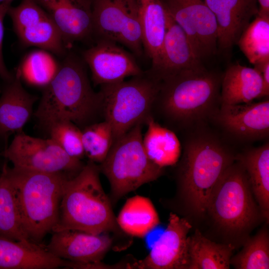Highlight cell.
Returning <instances> with one entry per match:
<instances>
[{"label":"cell","instance_id":"36","mask_svg":"<svg viewBox=\"0 0 269 269\" xmlns=\"http://www.w3.org/2000/svg\"><path fill=\"white\" fill-rule=\"evenodd\" d=\"M259 3L258 13L269 15V0H256Z\"/></svg>","mask_w":269,"mask_h":269},{"label":"cell","instance_id":"15","mask_svg":"<svg viewBox=\"0 0 269 269\" xmlns=\"http://www.w3.org/2000/svg\"><path fill=\"white\" fill-rule=\"evenodd\" d=\"M50 16L67 49L93 36L91 0H34Z\"/></svg>","mask_w":269,"mask_h":269},{"label":"cell","instance_id":"12","mask_svg":"<svg viewBox=\"0 0 269 269\" xmlns=\"http://www.w3.org/2000/svg\"><path fill=\"white\" fill-rule=\"evenodd\" d=\"M189 221L170 213L166 228L143 259L128 263V269H188Z\"/></svg>","mask_w":269,"mask_h":269},{"label":"cell","instance_id":"32","mask_svg":"<svg viewBox=\"0 0 269 269\" xmlns=\"http://www.w3.org/2000/svg\"><path fill=\"white\" fill-rule=\"evenodd\" d=\"M81 131L85 156L89 161L101 164L107 157L114 142L110 124L104 120L87 126Z\"/></svg>","mask_w":269,"mask_h":269},{"label":"cell","instance_id":"34","mask_svg":"<svg viewBox=\"0 0 269 269\" xmlns=\"http://www.w3.org/2000/svg\"><path fill=\"white\" fill-rule=\"evenodd\" d=\"M13 0H7L0 3V77L5 82L11 81L12 75L6 68L2 55V43L4 35L3 19L7 13Z\"/></svg>","mask_w":269,"mask_h":269},{"label":"cell","instance_id":"25","mask_svg":"<svg viewBox=\"0 0 269 269\" xmlns=\"http://www.w3.org/2000/svg\"><path fill=\"white\" fill-rule=\"evenodd\" d=\"M235 249L229 244L214 242L196 230L188 237V269H229Z\"/></svg>","mask_w":269,"mask_h":269},{"label":"cell","instance_id":"7","mask_svg":"<svg viewBox=\"0 0 269 269\" xmlns=\"http://www.w3.org/2000/svg\"><path fill=\"white\" fill-rule=\"evenodd\" d=\"M142 125L136 124L116 140L105 159L98 165L109 182L112 205L163 174V168L154 164L144 150Z\"/></svg>","mask_w":269,"mask_h":269},{"label":"cell","instance_id":"18","mask_svg":"<svg viewBox=\"0 0 269 269\" xmlns=\"http://www.w3.org/2000/svg\"><path fill=\"white\" fill-rule=\"evenodd\" d=\"M213 13L218 28V47L227 52L257 14L256 0H204Z\"/></svg>","mask_w":269,"mask_h":269},{"label":"cell","instance_id":"19","mask_svg":"<svg viewBox=\"0 0 269 269\" xmlns=\"http://www.w3.org/2000/svg\"><path fill=\"white\" fill-rule=\"evenodd\" d=\"M77 269V263L61 259L45 246L30 240H14L0 236V269Z\"/></svg>","mask_w":269,"mask_h":269},{"label":"cell","instance_id":"17","mask_svg":"<svg viewBox=\"0 0 269 269\" xmlns=\"http://www.w3.org/2000/svg\"><path fill=\"white\" fill-rule=\"evenodd\" d=\"M18 67L12 79L6 83L0 97V144L7 145L9 136L22 131L32 114L37 97L29 93L21 84Z\"/></svg>","mask_w":269,"mask_h":269},{"label":"cell","instance_id":"21","mask_svg":"<svg viewBox=\"0 0 269 269\" xmlns=\"http://www.w3.org/2000/svg\"><path fill=\"white\" fill-rule=\"evenodd\" d=\"M143 51L151 61V72L158 67L166 31L167 9L162 0H136Z\"/></svg>","mask_w":269,"mask_h":269},{"label":"cell","instance_id":"31","mask_svg":"<svg viewBox=\"0 0 269 269\" xmlns=\"http://www.w3.org/2000/svg\"><path fill=\"white\" fill-rule=\"evenodd\" d=\"M58 66L51 55L42 49L30 52L18 67L21 78L32 85L44 88L55 75Z\"/></svg>","mask_w":269,"mask_h":269},{"label":"cell","instance_id":"3","mask_svg":"<svg viewBox=\"0 0 269 269\" xmlns=\"http://www.w3.org/2000/svg\"><path fill=\"white\" fill-rule=\"evenodd\" d=\"M23 229L37 243L56 226L64 187L71 177L63 172L36 171L7 165Z\"/></svg>","mask_w":269,"mask_h":269},{"label":"cell","instance_id":"5","mask_svg":"<svg viewBox=\"0 0 269 269\" xmlns=\"http://www.w3.org/2000/svg\"><path fill=\"white\" fill-rule=\"evenodd\" d=\"M206 213L223 234L243 244L260 219H264L247 173L236 159L214 187Z\"/></svg>","mask_w":269,"mask_h":269},{"label":"cell","instance_id":"2","mask_svg":"<svg viewBox=\"0 0 269 269\" xmlns=\"http://www.w3.org/2000/svg\"><path fill=\"white\" fill-rule=\"evenodd\" d=\"M235 157L210 134H196L187 140L178 173L177 195L187 212L197 217L206 214L214 187Z\"/></svg>","mask_w":269,"mask_h":269},{"label":"cell","instance_id":"8","mask_svg":"<svg viewBox=\"0 0 269 269\" xmlns=\"http://www.w3.org/2000/svg\"><path fill=\"white\" fill-rule=\"evenodd\" d=\"M159 89L160 81L147 72L100 86L102 115L112 127L114 142L136 124L145 123Z\"/></svg>","mask_w":269,"mask_h":269},{"label":"cell","instance_id":"4","mask_svg":"<svg viewBox=\"0 0 269 269\" xmlns=\"http://www.w3.org/2000/svg\"><path fill=\"white\" fill-rule=\"evenodd\" d=\"M100 172L98 165L89 160L77 175L67 180L52 232L70 229L100 234L119 228Z\"/></svg>","mask_w":269,"mask_h":269},{"label":"cell","instance_id":"1","mask_svg":"<svg viewBox=\"0 0 269 269\" xmlns=\"http://www.w3.org/2000/svg\"><path fill=\"white\" fill-rule=\"evenodd\" d=\"M99 115H102L101 95L91 86L85 62L73 52H67L44 88L34 116L48 131L54 123L64 120L84 128L96 123Z\"/></svg>","mask_w":269,"mask_h":269},{"label":"cell","instance_id":"27","mask_svg":"<svg viewBox=\"0 0 269 269\" xmlns=\"http://www.w3.org/2000/svg\"><path fill=\"white\" fill-rule=\"evenodd\" d=\"M14 31L23 46H36L58 56L67 53L61 33L48 14Z\"/></svg>","mask_w":269,"mask_h":269},{"label":"cell","instance_id":"28","mask_svg":"<svg viewBox=\"0 0 269 269\" xmlns=\"http://www.w3.org/2000/svg\"><path fill=\"white\" fill-rule=\"evenodd\" d=\"M7 165L6 159L0 175V236L17 241L30 240L22 226Z\"/></svg>","mask_w":269,"mask_h":269},{"label":"cell","instance_id":"23","mask_svg":"<svg viewBox=\"0 0 269 269\" xmlns=\"http://www.w3.org/2000/svg\"><path fill=\"white\" fill-rule=\"evenodd\" d=\"M244 167L264 218L269 219V143L236 155Z\"/></svg>","mask_w":269,"mask_h":269},{"label":"cell","instance_id":"22","mask_svg":"<svg viewBox=\"0 0 269 269\" xmlns=\"http://www.w3.org/2000/svg\"><path fill=\"white\" fill-rule=\"evenodd\" d=\"M263 88L260 71L238 63L232 64L222 76L220 103L235 105L252 102L260 98Z\"/></svg>","mask_w":269,"mask_h":269},{"label":"cell","instance_id":"35","mask_svg":"<svg viewBox=\"0 0 269 269\" xmlns=\"http://www.w3.org/2000/svg\"><path fill=\"white\" fill-rule=\"evenodd\" d=\"M254 68L261 72L263 79V88L260 98L268 97L269 95V60L254 65Z\"/></svg>","mask_w":269,"mask_h":269},{"label":"cell","instance_id":"30","mask_svg":"<svg viewBox=\"0 0 269 269\" xmlns=\"http://www.w3.org/2000/svg\"><path fill=\"white\" fill-rule=\"evenodd\" d=\"M231 265L237 269H269V234L267 227L263 228L255 236L246 240L242 250L232 257Z\"/></svg>","mask_w":269,"mask_h":269},{"label":"cell","instance_id":"24","mask_svg":"<svg viewBox=\"0 0 269 269\" xmlns=\"http://www.w3.org/2000/svg\"><path fill=\"white\" fill-rule=\"evenodd\" d=\"M116 222L127 235L143 238L159 224L160 220L151 201L136 195L126 201L116 217Z\"/></svg>","mask_w":269,"mask_h":269},{"label":"cell","instance_id":"33","mask_svg":"<svg viewBox=\"0 0 269 269\" xmlns=\"http://www.w3.org/2000/svg\"><path fill=\"white\" fill-rule=\"evenodd\" d=\"M50 138L70 157L81 160L85 155L82 140V131L69 121H61L49 129Z\"/></svg>","mask_w":269,"mask_h":269},{"label":"cell","instance_id":"11","mask_svg":"<svg viewBox=\"0 0 269 269\" xmlns=\"http://www.w3.org/2000/svg\"><path fill=\"white\" fill-rule=\"evenodd\" d=\"M172 18L186 34L198 59L215 54L218 47L216 18L204 0H164Z\"/></svg>","mask_w":269,"mask_h":269},{"label":"cell","instance_id":"14","mask_svg":"<svg viewBox=\"0 0 269 269\" xmlns=\"http://www.w3.org/2000/svg\"><path fill=\"white\" fill-rule=\"evenodd\" d=\"M82 59L90 69L95 86L118 83L144 73L132 54L107 39H97L83 52Z\"/></svg>","mask_w":269,"mask_h":269},{"label":"cell","instance_id":"10","mask_svg":"<svg viewBox=\"0 0 269 269\" xmlns=\"http://www.w3.org/2000/svg\"><path fill=\"white\" fill-rule=\"evenodd\" d=\"M0 154L13 166L48 172L77 175L85 164L69 156L53 140L16 133L10 144Z\"/></svg>","mask_w":269,"mask_h":269},{"label":"cell","instance_id":"6","mask_svg":"<svg viewBox=\"0 0 269 269\" xmlns=\"http://www.w3.org/2000/svg\"><path fill=\"white\" fill-rule=\"evenodd\" d=\"M221 79L204 66L182 71L160 81L156 100L164 115L174 122L187 124L200 121L217 111Z\"/></svg>","mask_w":269,"mask_h":269},{"label":"cell","instance_id":"29","mask_svg":"<svg viewBox=\"0 0 269 269\" xmlns=\"http://www.w3.org/2000/svg\"><path fill=\"white\" fill-rule=\"evenodd\" d=\"M237 44L254 65L269 60V15L258 13L242 33Z\"/></svg>","mask_w":269,"mask_h":269},{"label":"cell","instance_id":"26","mask_svg":"<svg viewBox=\"0 0 269 269\" xmlns=\"http://www.w3.org/2000/svg\"><path fill=\"white\" fill-rule=\"evenodd\" d=\"M145 124L147 129L142 143L149 158L161 168L175 164L180 154V145L175 134L155 122L152 116Z\"/></svg>","mask_w":269,"mask_h":269},{"label":"cell","instance_id":"9","mask_svg":"<svg viewBox=\"0 0 269 269\" xmlns=\"http://www.w3.org/2000/svg\"><path fill=\"white\" fill-rule=\"evenodd\" d=\"M93 36L120 43L137 57L143 53L136 0H91Z\"/></svg>","mask_w":269,"mask_h":269},{"label":"cell","instance_id":"16","mask_svg":"<svg viewBox=\"0 0 269 269\" xmlns=\"http://www.w3.org/2000/svg\"><path fill=\"white\" fill-rule=\"evenodd\" d=\"M228 133L243 139L267 137L269 133V101L258 103L221 104L214 115Z\"/></svg>","mask_w":269,"mask_h":269},{"label":"cell","instance_id":"13","mask_svg":"<svg viewBox=\"0 0 269 269\" xmlns=\"http://www.w3.org/2000/svg\"><path fill=\"white\" fill-rule=\"evenodd\" d=\"M113 239L107 233L93 234L76 230L53 232L46 249L61 259L81 264L82 269H114L101 261L110 250Z\"/></svg>","mask_w":269,"mask_h":269},{"label":"cell","instance_id":"20","mask_svg":"<svg viewBox=\"0 0 269 269\" xmlns=\"http://www.w3.org/2000/svg\"><path fill=\"white\" fill-rule=\"evenodd\" d=\"M203 66L196 57L185 32L167 9L166 31L160 62L154 71L148 72L160 81L179 72Z\"/></svg>","mask_w":269,"mask_h":269},{"label":"cell","instance_id":"37","mask_svg":"<svg viewBox=\"0 0 269 269\" xmlns=\"http://www.w3.org/2000/svg\"><path fill=\"white\" fill-rule=\"evenodd\" d=\"M6 0H0V3L2 2H4V1H6Z\"/></svg>","mask_w":269,"mask_h":269}]
</instances>
